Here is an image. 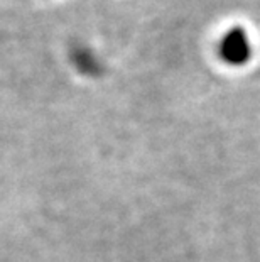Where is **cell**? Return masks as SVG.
I'll use <instances>...</instances> for the list:
<instances>
[{
  "label": "cell",
  "mask_w": 260,
  "mask_h": 262,
  "mask_svg": "<svg viewBox=\"0 0 260 262\" xmlns=\"http://www.w3.org/2000/svg\"><path fill=\"white\" fill-rule=\"evenodd\" d=\"M220 56L226 63L240 66L250 59V42L245 31L240 27H233L223 36L220 42Z\"/></svg>",
  "instance_id": "obj_1"
}]
</instances>
